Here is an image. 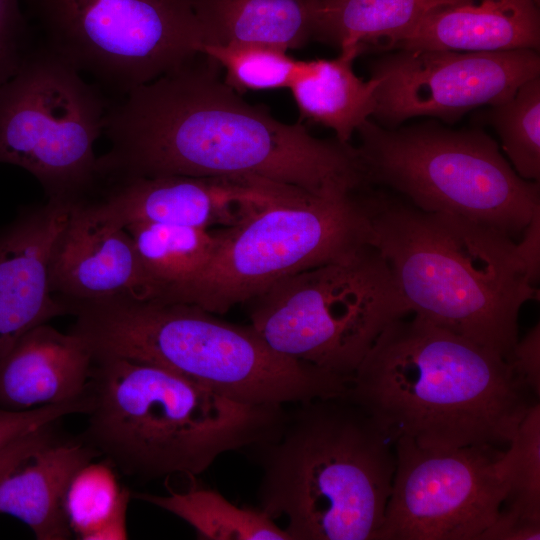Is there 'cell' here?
Wrapping results in <instances>:
<instances>
[{
  "label": "cell",
  "mask_w": 540,
  "mask_h": 540,
  "mask_svg": "<svg viewBox=\"0 0 540 540\" xmlns=\"http://www.w3.org/2000/svg\"><path fill=\"white\" fill-rule=\"evenodd\" d=\"M204 54L110 103L101 181L194 176L259 179L338 199L369 186L357 150L246 102Z\"/></svg>",
  "instance_id": "1"
},
{
  "label": "cell",
  "mask_w": 540,
  "mask_h": 540,
  "mask_svg": "<svg viewBox=\"0 0 540 540\" xmlns=\"http://www.w3.org/2000/svg\"><path fill=\"white\" fill-rule=\"evenodd\" d=\"M390 322L344 395L395 441L508 446L539 398L498 352L412 314Z\"/></svg>",
  "instance_id": "2"
},
{
  "label": "cell",
  "mask_w": 540,
  "mask_h": 540,
  "mask_svg": "<svg viewBox=\"0 0 540 540\" xmlns=\"http://www.w3.org/2000/svg\"><path fill=\"white\" fill-rule=\"evenodd\" d=\"M373 245L411 314L509 359L522 306L538 280L518 240L460 217L418 209L378 187L363 192Z\"/></svg>",
  "instance_id": "3"
},
{
  "label": "cell",
  "mask_w": 540,
  "mask_h": 540,
  "mask_svg": "<svg viewBox=\"0 0 540 540\" xmlns=\"http://www.w3.org/2000/svg\"><path fill=\"white\" fill-rule=\"evenodd\" d=\"M249 449L258 508L285 518L290 540H377L395 441L344 394L286 406L275 434Z\"/></svg>",
  "instance_id": "4"
},
{
  "label": "cell",
  "mask_w": 540,
  "mask_h": 540,
  "mask_svg": "<svg viewBox=\"0 0 540 540\" xmlns=\"http://www.w3.org/2000/svg\"><path fill=\"white\" fill-rule=\"evenodd\" d=\"M84 441L141 480L196 477L279 428L286 406L238 402L163 368L93 356Z\"/></svg>",
  "instance_id": "5"
},
{
  "label": "cell",
  "mask_w": 540,
  "mask_h": 540,
  "mask_svg": "<svg viewBox=\"0 0 540 540\" xmlns=\"http://www.w3.org/2000/svg\"><path fill=\"white\" fill-rule=\"evenodd\" d=\"M74 308L71 332L93 356L154 365L238 402L288 406L348 387L346 377L276 352L250 324L194 304L120 297Z\"/></svg>",
  "instance_id": "6"
},
{
  "label": "cell",
  "mask_w": 540,
  "mask_h": 540,
  "mask_svg": "<svg viewBox=\"0 0 540 540\" xmlns=\"http://www.w3.org/2000/svg\"><path fill=\"white\" fill-rule=\"evenodd\" d=\"M366 178L420 210L460 217L515 240L540 213L539 182L520 177L480 129L436 121L386 128L371 119L356 131Z\"/></svg>",
  "instance_id": "7"
},
{
  "label": "cell",
  "mask_w": 540,
  "mask_h": 540,
  "mask_svg": "<svg viewBox=\"0 0 540 540\" xmlns=\"http://www.w3.org/2000/svg\"><path fill=\"white\" fill-rule=\"evenodd\" d=\"M245 303L273 350L348 379L384 328L411 314L375 246L287 276Z\"/></svg>",
  "instance_id": "8"
},
{
  "label": "cell",
  "mask_w": 540,
  "mask_h": 540,
  "mask_svg": "<svg viewBox=\"0 0 540 540\" xmlns=\"http://www.w3.org/2000/svg\"><path fill=\"white\" fill-rule=\"evenodd\" d=\"M216 230L211 261L169 301L221 315L287 276L374 246L362 192L330 199L290 189L238 225Z\"/></svg>",
  "instance_id": "9"
},
{
  "label": "cell",
  "mask_w": 540,
  "mask_h": 540,
  "mask_svg": "<svg viewBox=\"0 0 540 540\" xmlns=\"http://www.w3.org/2000/svg\"><path fill=\"white\" fill-rule=\"evenodd\" d=\"M110 103L105 93L40 43L0 84V164L20 167L47 199L78 202L100 184L94 151Z\"/></svg>",
  "instance_id": "10"
},
{
  "label": "cell",
  "mask_w": 540,
  "mask_h": 540,
  "mask_svg": "<svg viewBox=\"0 0 540 540\" xmlns=\"http://www.w3.org/2000/svg\"><path fill=\"white\" fill-rule=\"evenodd\" d=\"M42 43L119 99L201 54L195 0H21Z\"/></svg>",
  "instance_id": "11"
},
{
  "label": "cell",
  "mask_w": 540,
  "mask_h": 540,
  "mask_svg": "<svg viewBox=\"0 0 540 540\" xmlns=\"http://www.w3.org/2000/svg\"><path fill=\"white\" fill-rule=\"evenodd\" d=\"M503 451L428 449L397 438L392 490L377 540H480L508 495Z\"/></svg>",
  "instance_id": "12"
},
{
  "label": "cell",
  "mask_w": 540,
  "mask_h": 540,
  "mask_svg": "<svg viewBox=\"0 0 540 540\" xmlns=\"http://www.w3.org/2000/svg\"><path fill=\"white\" fill-rule=\"evenodd\" d=\"M378 80L372 118L386 128L420 116L455 122L509 99L540 76L538 51L394 50L370 64Z\"/></svg>",
  "instance_id": "13"
},
{
  "label": "cell",
  "mask_w": 540,
  "mask_h": 540,
  "mask_svg": "<svg viewBox=\"0 0 540 540\" xmlns=\"http://www.w3.org/2000/svg\"><path fill=\"white\" fill-rule=\"evenodd\" d=\"M290 187L259 179L194 176L104 181L90 200L115 223H157L211 230L238 225Z\"/></svg>",
  "instance_id": "14"
},
{
  "label": "cell",
  "mask_w": 540,
  "mask_h": 540,
  "mask_svg": "<svg viewBox=\"0 0 540 540\" xmlns=\"http://www.w3.org/2000/svg\"><path fill=\"white\" fill-rule=\"evenodd\" d=\"M76 202L47 199L0 225V360L28 331L72 314L52 290L56 242Z\"/></svg>",
  "instance_id": "15"
},
{
  "label": "cell",
  "mask_w": 540,
  "mask_h": 540,
  "mask_svg": "<svg viewBox=\"0 0 540 540\" xmlns=\"http://www.w3.org/2000/svg\"><path fill=\"white\" fill-rule=\"evenodd\" d=\"M53 293L72 307L133 297L153 298L133 238L88 200L74 203L54 249Z\"/></svg>",
  "instance_id": "16"
},
{
  "label": "cell",
  "mask_w": 540,
  "mask_h": 540,
  "mask_svg": "<svg viewBox=\"0 0 540 540\" xmlns=\"http://www.w3.org/2000/svg\"><path fill=\"white\" fill-rule=\"evenodd\" d=\"M539 0H453L429 11L394 50L539 51Z\"/></svg>",
  "instance_id": "17"
},
{
  "label": "cell",
  "mask_w": 540,
  "mask_h": 540,
  "mask_svg": "<svg viewBox=\"0 0 540 540\" xmlns=\"http://www.w3.org/2000/svg\"><path fill=\"white\" fill-rule=\"evenodd\" d=\"M92 362L80 336L47 323L36 326L0 360V407L28 410L82 398Z\"/></svg>",
  "instance_id": "18"
},
{
  "label": "cell",
  "mask_w": 540,
  "mask_h": 540,
  "mask_svg": "<svg viewBox=\"0 0 540 540\" xmlns=\"http://www.w3.org/2000/svg\"><path fill=\"white\" fill-rule=\"evenodd\" d=\"M97 455L84 441L55 439L0 480V513L25 523L38 540H64L72 531L64 509L77 472Z\"/></svg>",
  "instance_id": "19"
},
{
  "label": "cell",
  "mask_w": 540,
  "mask_h": 540,
  "mask_svg": "<svg viewBox=\"0 0 540 540\" xmlns=\"http://www.w3.org/2000/svg\"><path fill=\"white\" fill-rule=\"evenodd\" d=\"M318 0H195L203 45L261 44L283 50L313 39Z\"/></svg>",
  "instance_id": "20"
},
{
  "label": "cell",
  "mask_w": 540,
  "mask_h": 540,
  "mask_svg": "<svg viewBox=\"0 0 540 540\" xmlns=\"http://www.w3.org/2000/svg\"><path fill=\"white\" fill-rule=\"evenodd\" d=\"M365 50L354 46L340 50L333 59L303 61L291 84L300 119L330 128L336 139L350 143L359 126L376 108L378 80H364L354 71L355 59Z\"/></svg>",
  "instance_id": "21"
},
{
  "label": "cell",
  "mask_w": 540,
  "mask_h": 540,
  "mask_svg": "<svg viewBox=\"0 0 540 540\" xmlns=\"http://www.w3.org/2000/svg\"><path fill=\"white\" fill-rule=\"evenodd\" d=\"M453 0H318L313 39L386 52L429 11Z\"/></svg>",
  "instance_id": "22"
},
{
  "label": "cell",
  "mask_w": 540,
  "mask_h": 540,
  "mask_svg": "<svg viewBox=\"0 0 540 540\" xmlns=\"http://www.w3.org/2000/svg\"><path fill=\"white\" fill-rule=\"evenodd\" d=\"M153 298L168 301L195 281L207 267L218 243L217 230L157 224L126 226Z\"/></svg>",
  "instance_id": "23"
},
{
  "label": "cell",
  "mask_w": 540,
  "mask_h": 540,
  "mask_svg": "<svg viewBox=\"0 0 540 540\" xmlns=\"http://www.w3.org/2000/svg\"><path fill=\"white\" fill-rule=\"evenodd\" d=\"M135 497L187 522L200 539L290 540L286 531L260 508L239 507L214 489H169L166 495L136 493Z\"/></svg>",
  "instance_id": "24"
},
{
  "label": "cell",
  "mask_w": 540,
  "mask_h": 540,
  "mask_svg": "<svg viewBox=\"0 0 540 540\" xmlns=\"http://www.w3.org/2000/svg\"><path fill=\"white\" fill-rule=\"evenodd\" d=\"M129 493L108 465L88 463L72 479L64 501L71 531L85 540L126 539Z\"/></svg>",
  "instance_id": "25"
},
{
  "label": "cell",
  "mask_w": 540,
  "mask_h": 540,
  "mask_svg": "<svg viewBox=\"0 0 540 540\" xmlns=\"http://www.w3.org/2000/svg\"><path fill=\"white\" fill-rule=\"evenodd\" d=\"M501 462L509 491L498 516L512 524L540 526L539 401L524 416Z\"/></svg>",
  "instance_id": "26"
},
{
  "label": "cell",
  "mask_w": 540,
  "mask_h": 540,
  "mask_svg": "<svg viewBox=\"0 0 540 540\" xmlns=\"http://www.w3.org/2000/svg\"><path fill=\"white\" fill-rule=\"evenodd\" d=\"M481 118L497 132L515 172L525 180H540V76L524 82L507 100Z\"/></svg>",
  "instance_id": "27"
},
{
  "label": "cell",
  "mask_w": 540,
  "mask_h": 540,
  "mask_svg": "<svg viewBox=\"0 0 540 540\" xmlns=\"http://www.w3.org/2000/svg\"><path fill=\"white\" fill-rule=\"evenodd\" d=\"M201 54L225 70L224 82L238 93L289 88L303 60L261 44L202 45Z\"/></svg>",
  "instance_id": "28"
},
{
  "label": "cell",
  "mask_w": 540,
  "mask_h": 540,
  "mask_svg": "<svg viewBox=\"0 0 540 540\" xmlns=\"http://www.w3.org/2000/svg\"><path fill=\"white\" fill-rule=\"evenodd\" d=\"M34 46L21 0H0V84L19 70Z\"/></svg>",
  "instance_id": "29"
},
{
  "label": "cell",
  "mask_w": 540,
  "mask_h": 540,
  "mask_svg": "<svg viewBox=\"0 0 540 540\" xmlns=\"http://www.w3.org/2000/svg\"><path fill=\"white\" fill-rule=\"evenodd\" d=\"M88 404L86 394L73 401L28 410L0 407V452L27 434L52 425L62 417L75 413L85 414Z\"/></svg>",
  "instance_id": "30"
},
{
  "label": "cell",
  "mask_w": 540,
  "mask_h": 540,
  "mask_svg": "<svg viewBox=\"0 0 540 540\" xmlns=\"http://www.w3.org/2000/svg\"><path fill=\"white\" fill-rule=\"evenodd\" d=\"M513 369L539 398L540 395V326L535 325L518 339L509 357Z\"/></svg>",
  "instance_id": "31"
},
{
  "label": "cell",
  "mask_w": 540,
  "mask_h": 540,
  "mask_svg": "<svg viewBox=\"0 0 540 540\" xmlns=\"http://www.w3.org/2000/svg\"><path fill=\"white\" fill-rule=\"evenodd\" d=\"M52 426L48 425L29 433L0 452V480L36 450L54 439Z\"/></svg>",
  "instance_id": "32"
}]
</instances>
